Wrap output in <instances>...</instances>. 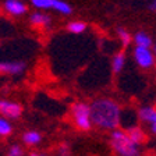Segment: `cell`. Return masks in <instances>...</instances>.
I'll use <instances>...</instances> for the list:
<instances>
[{
  "label": "cell",
  "instance_id": "cell-15",
  "mask_svg": "<svg viewBox=\"0 0 156 156\" xmlns=\"http://www.w3.org/2000/svg\"><path fill=\"white\" fill-rule=\"evenodd\" d=\"M67 31L71 34H75V35H80V34H84L87 31V23L84 21H71V23H68L67 25Z\"/></svg>",
  "mask_w": 156,
  "mask_h": 156
},
{
  "label": "cell",
  "instance_id": "cell-21",
  "mask_svg": "<svg viewBox=\"0 0 156 156\" xmlns=\"http://www.w3.org/2000/svg\"><path fill=\"white\" fill-rule=\"evenodd\" d=\"M148 9L156 13V0H148Z\"/></svg>",
  "mask_w": 156,
  "mask_h": 156
},
{
  "label": "cell",
  "instance_id": "cell-7",
  "mask_svg": "<svg viewBox=\"0 0 156 156\" xmlns=\"http://www.w3.org/2000/svg\"><path fill=\"white\" fill-rule=\"evenodd\" d=\"M2 7H3L4 13L11 17H21L28 11V6L20 0H4Z\"/></svg>",
  "mask_w": 156,
  "mask_h": 156
},
{
  "label": "cell",
  "instance_id": "cell-13",
  "mask_svg": "<svg viewBox=\"0 0 156 156\" xmlns=\"http://www.w3.org/2000/svg\"><path fill=\"white\" fill-rule=\"evenodd\" d=\"M133 41L135 43V46L140 48H152L153 46V41L151 38V35L145 31H138L135 35L133 36Z\"/></svg>",
  "mask_w": 156,
  "mask_h": 156
},
{
  "label": "cell",
  "instance_id": "cell-8",
  "mask_svg": "<svg viewBox=\"0 0 156 156\" xmlns=\"http://www.w3.org/2000/svg\"><path fill=\"white\" fill-rule=\"evenodd\" d=\"M126 133H127V135L130 136V140L133 141V142H135L136 145L142 146L145 142H148V135H146V133L144 131L142 127H140V126L127 127Z\"/></svg>",
  "mask_w": 156,
  "mask_h": 156
},
{
  "label": "cell",
  "instance_id": "cell-3",
  "mask_svg": "<svg viewBox=\"0 0 156 156\" xmlns=\"http://www.w3.org/2000/svg\"><path fill=\"white\" fill-rule=\"evenodd\" d=\"M70 116H71L73 124H74L77 130L87 133V131H89L92 128L89 103H85V102L73 103L71 109H70Z\"/></svg>",
  "mask_w": 156,
  "mask_h": 156
},
{
  "label": "cell",
  "instance_id": "cell-12",
  "mask_svg": "<svg viewBox=\"0 0 156 156\" xmlns=\"http://www.w3.org/2000/svg\"><path fill=\"white\" fill-rule=\"evenodd\" d=\"M126 52L124 50H119L116 55L112 58V71L113 74H120L124 70V66H126Z\"/></svg>",
  "mask_w": 156,
  "mask_h": 156
},
{
  "label": "cell",
  "instance_id": "cell-9",
  "mask_svg": "<svg viewBox=\"0 0 156 156\" xmlns=\"http://www.w3.org/2000/svg\"><path fill=\"white\" fill-rule=\"evenodd\" d=\"M29 24L32 27H35V28L45 29L52 24V18H50L49 14L42 13V11H34L29 16Z\"/></svg>",
  "mask_w": 156,
  "mask_h": 156
},
{
  "label": "cell",
  "instance_id": "cell-17",
  "mask_svg": "<svg viewBox=\"0 0 156 156\" xmlns=\"http://www.w3.org/2000/svg\"><path fill=\"white\" fill-rule=\"evenodd\" d=\"M117 36L120 39L123 48H128L131 45V42H133V36L126 28H117Z\"/></svg>",
  "mask_w": 156,
  "mask_h": 156
},
{
  "label": "cell",
  "instance_id": "cell-19",
  "mask_svg": "<svg viewBox=\"0 0 156 156\" xmlns=\"http://www.w3.org/2000/svg\"><path fill=\"white\" fill-rule=\"evenodd\" d=\"M7 156H24V148L18 144H14L9 148L7 151Z\"/></svg>",
  "mask_w": 156,
  "mask_h": 156
},
{
  "label": "cell",
  "instance_id": "cell-11",
  "mask_svg": "<svg viewBox=\"0 0 156 156\" xmlns=\"http://www.w3.org/2000/svg\"><path fill=\"white\" fill-rule=\"evenodd\" d=\"M21 140L27 146H36L42 142V134L36 130H28L23 134Z\"/></svg>",
  "mask_w": 156,
  "mask_h": 156
},
{
  "label": "cell",
  "instance_id": "cell-10",
  "mask_svg": "<svg viewBox=\"0 0 156 156\" xmlns=\"http://www.w3.org/2000/svg\"><path fill=\"white\" fill-rule=\"evenodd\" d=\"M25 70L24 62H0V74L18 75Z\"/></svg>",
  "mask_w": 156,
  "mask_h": 156
},
{
  "label": "cell",
  "instance_id": "cell-18",
  "mask_svg": "<svg viewBox=\"0 0 156 156\" xmlns=\"http://www.w3.org/2000/svg\"><path fill=\"white\" fill-rule=\"evenodd\" d=\"M31 4L38 10H50L53 6V0H31Z\"/></svg>",
  "mask_w": 156,
  "mask_h": 156
},
{
  "label": "cell",
  "instance_id": "cell-23",
  "mask_svg": "<svg viewBox=\"0 0 156 156\" xmlns=\"http://www.w3.org/2000/svg\"><path fill=\"white\" fill-rule=\"evenodd\" d=\"M152 52H153V56H155V60H156V43L152 46Z\"/></svg>",
  "mask_w": 156,
  "mask_h": 156
},
{
  "label": "cell",
  "instance_id": "cell-5",
  "mask_svg": "<svg viewBox=\"0 0 156 156\" xmlns=\"http://www.w3.org/2000/svg\"><path fill=\"white\" fill-rule=\"evenodd\" d=\"M24 107L18 102L7 101V99H0V116L7 119V120H17L23 116Z\"/></svg>",
  "mask_w": 156,
  "mask_h": 156
},
{
  "label": "cell",
  "instance_id": "cell-4",
  "mask_svg": "<svg viewBox=\"0 0 156 156\" xmlns=\"http://www.w3.org/2000/svg\"><path fill=\"white\" fill-rule=\"evenodd\" d=\"M133 57L135 60V63L144 70H149L155 66V56L151 48H140L135 46L133 49Z\"/></svg>",
  "mask_w": 156,
  "mask_h": 156
},
{
  "label": "cell",
  "instance_id": "cell-1",
  "mask_svg": "<svg viewBox=\"0 0 156 156\" xmlns=\"http://www.w3.org/2000/svg\"><path fill=\"white\" fill-rule=\"evenodd\" d=\"M89 109H91L92 127L109 133L120 128L123 109L114 99L105 96L96 98L89 103Z\"/></svg>",
  "mask_w": 156,
  "mask_h": 156
},
{
  "label": "cell",
  "instance_id": "cell-14",
  "mask_svg": "<svg viewBox=\"0 0 156 156\" xmlns=\"http://www.w3.org/2000/svg\"><path fill=\"white\" fill-rule=\"evenodd\" d=\"M52 9L55 11H57V13L63 14V16H70L73 13V7L67 2H64V0H53Z\"/></svg>",
  "mask_w": 156,
  "mask_h": 156
},
{
  "label": "cell",
  "instance_id": "cell-16",
  "mask_svg": "<svg viewBox=\"0 0 156 156\" xmlns=\"http://www.w3.org/2000/svg\"><path fill=\"white\" fill-rule=\"evenodd\" d=\"M14 128L10 123V120L4 119V117L0 116V138H6V136H10L13 134Z\"/></svg>",
  "mask_w": 156,
  "mask_h": 156
},
{
  "label": "cell",
  "instance_id": "cell-6",
  "mask_svg": "<svg viewBox=\"0 0 156 156\" xmlns=\"http://www.w3.org/2000/svg\"><path fill=\"white\" fill-rule=\"evenodd\" d=\"M138 119L142 121L144 124L148 126L151 134L156 135V107L146 105V106L140 107L138 110Z\"/></svg>",
  "mask_w": 156,
  "mask_h": 156
},
{
  "label": "cell",
  "instance_id": "cell-2",
  "mask_svg": "<svg viewBox=\"0 0 156 156\" xmlns=\"http://www.w3.org/2000/svg\"><path fill=\"white\" fill-rule=\"evenodd\" d=\"M110 148L117 156H140L141 155V146L130 140L127 135L126 130L117 128L110 133L109 138Z\"/></svg>",
  "mask_w": 156,
  "mask_h": 156
},
{
  "label": "cell",
  "instance_id": "cell-20",
  "mask_svg": "<svg viewBox=\"0 0 156 156\" xmlns=\"http://www.w3.org/2000/svg\"><path fill=\"white\" fill-rule=\"evenodd\" d=\"M58 156H70V145L68 144H62L57 149Z\"/></svg>",
  "mask_w": 156,
  "mask_h": 156
},
{
  "label": "cell",
  "instance_id": "cell-22",
  "mask_svg": "<svg viewBox=\"0 0 156 156\" xmlns=\"http://www.w3.org/2000/svg\"><path fill=\"white\" fill-rule=\"evenodd\" d=\"M28 156H46L45 153H41V152H35V151H32V152H29Z\"/></svg>",
  "mask_w": 156,
  "mask_h": 156
}]
</instances>
